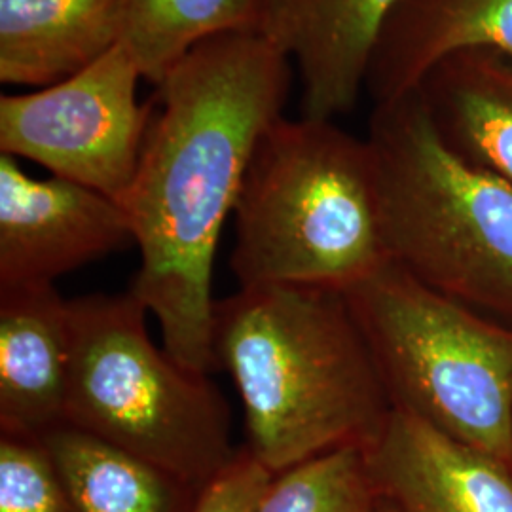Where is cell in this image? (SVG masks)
<instances>
[{
    "label": "cell",
    "mask_w": 512,
    "mask_h": 512,
    "mask_svg": "<svg viewBox=\"0 0 512 512\" xmlns=\"http://www.w3.org/2000/svg\"><path fill=\"white\" fill-rule=\"evenodd\" d=\"M291 59L258 33L209 38L156 86L124 198L141 266L131 283L177 363L213 365V264L264 131L291 92Z\"/></svg>",
    "instance_id": "1"
},
{
    "label": "cell",
    "mask_w": 512,
    "mask_h": 512,
    "mask_svg": "<svg viewBox=\"0 0 512 512\" xmlns=\"http://www.w3.org/2000/svg\"><path fill=\"white\" fill-rule=\"evenodd\" d=\"M211 349L243 404V446L274 475L366 448L393 410L346 293L238 289L215 302Z\"/></svg>",
    "instance_id": "2"
},
{
    "label": "cell",
    "mask_w": 512,
    "mask_h": 512,
    "mask_svg": "<svg viewBox=\"0 0 512 512\" xmlns=\"http://www.w3.org/2000/svg\"><path fill=\"white\" fill-rule=\"evenodd\" d=\"M234 217L239 289L346 293L391 262L370 147L334 120L277 118L256 145Z\"/></svg>",
    "instance_id": "3"
},
{
    "label": "cell",
    "mask_w": 512,
    "mask_h": 512,
    "mask_svg": "<svg viewBox=\"0 0 512 512\" xmlns=\"http://www.w3.org/2000/svg\"><path fill=\"white\" fill-rule=\"evenodd\" d=\"M372 152L389 260L512 327V186L440 139L420 93L374 105Z\"/></svg>",
    "instance_id": "4"
},
{
    "label": "cell",
    "mask_w": 512,
    "mask_h": 512,
    "mask_svg": "<svg viewBox=\"0 0 512 512\" xmlns=\"http://www.w3.org/2000/svg\"><path fill=\"white\" fill-rule=\"evenodd\" d=\"M148 315L131 291L69 300L67 425L207 486L238 454L230 406L154 344Z\"/></svg>",
    "instance_id": "5"
},
{
    "label": "cell",
    "mask_w": 512,
    "mask_h": 512,
    "mask_svg": "<svg viewBox=\"0 0 512 512\" xmlns=\"http://www.w3.org/2000/svg\"><path fill=\"white\" fill-rule=\"evenodd\" d=\"M393 408L512 471V327L389 262L346 291Z\"/></svg>",
    "instance_id": "6"
},
{
    "label": "cell",
    "mask_w": 512,
    "mask_h": 512,
    "mask_svg": "<svg viewBox=\"0 0 512 512\" xmlns=\"http://www.w3.org/2000/svg\"><path fill=\"white\" fill-rule=\"evenodd\" d=\"M143 78L120 42L90 67L37 92L0 97V154L25 158L118 203L133 183L152 118Z\"/></svg>",
    "instance_id": "7"
},
{
    "label": "cell",
    "mask_w": 512,
    "mask_h": 512,
    "mask_svg": "<svg viewBox=\"0 0 512 512\" xmlns=\"http://www.w3.org/2000/svg\"><path fill=\"white\" fill-rule=\"evenodd\" d=\"M131 243L122 203L54 175L35 179L0 154V289L54 285Z\"/></svg>",
    "instance_id": "8"
},
{
    "label": "cell",
    "mask_w": 512,
    "mask_h": 512,
    "mask_svg": "<svg viewBox=\"0 0 512 512\" xmlns=\"http://www.w3.org/2000/svg\"><path fill=\"white\" fill-rule=\"evenodd\" d=\"M401 0H266L258 35L298 65L302 116L355 109L385 23Z\"/></svg>",
    "instance_id": "9"
},
{
    "label": "cell",
    "mask_w": 512,
    "mask_h": 512,
    "mask_svg": "<svg viewBox=\"0 0 512 512\" xmlns=\"http://www.w3.org/2000/svg\"><path fill=\"white\" fill-rule=\"evenodd\" d=\"M382 501L397 512H512V471L393 408L365 448Z\"/></svg>",
    "instance_id": "10"
},
{
    "label": "cell",
    "mask_w": 512,
    "mask_h": 512,
    "mask_svg": "<svg viewBox=\"0 0 512 512\" xmlns=\"http://www.w3.org/2000/svg\"><path fill=\"white\" fill-rule=\"evenodd\" d=\"M69 300L55 285L0 289V437L42 440L67 423Z\"/></svg>",
    "instance_id": "11"
},
{
    "label": "cell",
    "mask_w": 512,
    "mask_h": 512,
    "mask_svg": "<svg viewBox=\"0 0 512 512\" xmlns=\"http://www.w3.org/2000/svg\"><path fill=\"white\" fill-rule=\"evenodd\" d=\"M471 50L512 55V0H401L370 59L366 93L374 105L395 101L440 61Z\"/></svg>",
    "instance_id": "12"
},
{
    "label": "cell",
    "mask_w": 512,
    "mask_h": 512,
    "mask_svg": "<svg viewBox=\"0 0 512 512\" xmlns=\"http://www.w3.org/2000/svg\"><path fill=\"white\" fill-rule=\"evenodd\" d=\"M126 0H0V80L46 88L124 37Z\"/></svg>",
    "instance_id": "13"
},
{
    "label": "cell",
    "mask_w": 512,
    "mask_h": 512,
    "mask_svg": "<svg viewBox=\"0 0 512 512\" xmlns=\"http://www.w3.org/2000/svg\"><path fill=\"white\" fill-rule=\"evenodd\" d=\"M416 92L440 139L512 186V55L471 50L440 61Z\"/></svg>",
    "instance_id": "14"
},
{
    "label": "cell",
    "mask_w": 512,
    "mask_h": 512,
    "mask_svg": "<svg viewBox=\"0 0 512 512\" xmlns=\"http://www.w3.org/2000/svg\"><path fill=\"white\" fill-rule=\"evenodd\" d=\"M40 442L71 512H192L205 488L67 423Z\"/></svg>",
    "instance_id": "15"
},
{
    "label": "cell",
    "mask_w": 512,
    "mask_h": 512,
    "mask_svg": "<svg viewBox=\"0 0 512 512\" xmlns=\"http://www.w3.org/2000/svg\"><path fill=\"white\" fill-rule=\"evenodd\" d=\"M266 0H126L122 44L143 78L158 86L209 38L258 33Z\"/></svg>",
    "instance_id": "16"
},
{
    "label": "cell",
    "mask_w": 512,
    "mask_h": 512,
    "mask_svg": "<svg viewBox=\"0 0 512 512\" xmlns=\"http://www.w3.org/2000/svg\"><path fill=\"white\" fill-rule=\"evenodd\" d=\"M365 448L349 446L277 473L256 512H378Z\"/></svg>",
    "instance_id": "17"
},
{
    "label": "cell",
    "mask_w": 512,
    "mask_h": 512,
    "mask_svg": "<svg viewBox=\"0 0 512 512\" xmlns=\"http://www.w3.org/2000/svg\"><path fill=\"white\" fill-rule=\"evenodd\" d=\"M0 512H71L40 440L0 437Z\"/></svg>",
    "instance_id": "18"
},
{
    "label": "cell",
    "mask_w": 512,
    "mask_h": 512,
    "mask_svg": "<svg viewBox=\"0 0 512 512\" xmlns=\"http://www.w3.org/2000/svg\"><path fill=\"white\" fill-rule=\"evenodd\" d=\"M274 473L241 446L232 463L205 488L192 512H256Z\"/></svg>",
    "instance_id": "19"
},
{
    "label": "cell",
    "mask_w": 512,
    "mask_h": 512,
    "mask_svg": "<svg viewBox=\"0 0 512 512\" xmlns=\"http://www.w3.org/2000/svg\"><path fill=\"white\" fill-rule=\"evenodd\" d=\"M380 499H382V497H380ZM378 512H397L395 511V509H393V507H391V505H389V503H385V501H382V503H380V511Z\"/></svg>",
    "instance_id": "20"
}]
</instances>
